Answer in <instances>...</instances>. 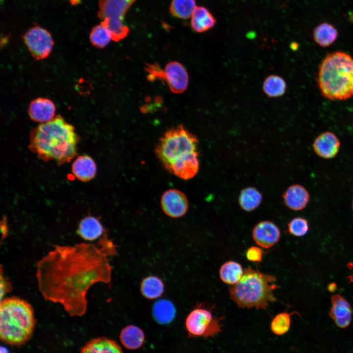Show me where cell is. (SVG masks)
<instances>
[{
    "instance_id": "9a60e30c",
    "label": "cell",
    "mask_w": 353,
    "mask_h": 353,
    "mask_svg": "<svg viewBox=\"0 0 353 353\" xmlns=\"http://www.w3.org/2000/svg\"><path fill=\"white\" fill-rule=\"evenodd\" d=\"M55 106L52 101L44 98H38L32 101L28 108L30 118L40 123L48 122L54 118Z\"/></svg>"
},
{
    "instance_id": "1f68e13d",
    "label": "cell",
    "mask_w": 353,
    "mask_h": 353,
    "mask_svg": "<svg viewBox=\"0 0 353 353\" xmlns=\"http://www.w3.org/2000/svg\"><path fill=\"white\" fill-rule=\"evenodd\" d=\"M287 226L289 233L297 237L305 235L309 230L308 221L302 217L293 218L288 223Z\"/></svg>"
},
{
    "instance_id": "8fae6325",
    "label": "cell",
    "mask_w": 353,
    "mask_h": 353,
    "mask_svg": "<svg viewBox=\"0 0 353 353\" xmlns=\"http://www.w3.org/2000/svg\"><path fill=\"white\" fill-rule=\"evenodd\" d=\"M161 206L162 210L167 216L172 218H179L187 212L188 202L183 192L177 189H169L162 195Z\"/></svg>"
},
{
    "instance_id": "f546056e",
    "label": "cell",
    "mask_w": 353,
    "mask_h": 353,
    "mask_svg": "<svg viewBox=\"0 0 353 353\" xmlns=\"http://www.w3.org/2000/svg\"><path fill=\"white\" fill-rule=\"evenodd\" d=\"M295 314H299L297 311H285L277 314L271 322L270 328L272 332L277 336L287 333L291 326V316Z\"/></svg>"
},
{
    "instance_id": "e0dca14e",
    "label": "cell",
    "mask_w": 353,
    "mask_h": 353,
    "mask_svg": "<svg viewBox=\"0 0 353 353\" xmlns=\"http://www.w3.org/2000/svg\"><path fill=\"white\" fill-rule=\"evenodd\" d=\"M283 202L286 206L295 211L304 209L310 200V194L307 189L300 184L289 186L284 193Z\"/></svg>"
},
{
    "instance_id": "ffe728a7",
    "label": "cell",
    "mask_w": 353,
    "mask_h": 353,
    "mask_svg": "<svg viewBox=\"0 0 353 353\" xmlns=\"http://www.w3.org/2000/svg\"><path fill=\"white\" fill-rule=\"evenodd\" d=\"M80 353H123L120 346L112 340L99 337L88 342Z\"/></svg>"
},
{
    "instance_id": "603a6c76",
    "label": "cell",
    "mask_w": 353,
    "mask_h": 353,
    "mask_svg": "<svg viewBox=\"0 0 353 353\" xmlns=\"http://www.w3.org/2000/svg\"><path fill=\"white\" fill-rule=\"evenodd\" d=\"M152 314L156 322L161 324H167L175 318L176 309L171 301L162 299L153 304Z\"/></svg>"
},
{
    "instance_id": "ac0fdd59",
    "label": "cell",
    "mask_w": 353,
    "mask_h": 353,
    "mask_svg": "<svg viewBox=\"0 0 353 353\" xmlns=\"http://www.w3.org/2000/svg\"><path fill=\"white\" fill-rule=\"evenodd\" d=\"M99 220L93 216H87L79 223L78 234L86 241H92L101 237L105 232Z\"/></svg>"
},
{
    "instance_id": "4316f807",
    "label": "cell",
    "mask_w": 353,
    "mask_h": 353,
    "mask_svg": "<svg viewBox=\"0 0 353 353\" xmlns=\"http://www.w3.org/2000/svg\"><path fill=\"white\" fill-rule=\"evenodd\" d=\"M262 199L260 193L254 187H247L243 189L239 195V204L244 210L252 211L260 205Z\"/></svg>"
},
{
    "instance_id": "5b68a950",
    "label": "cell",
    "mask_w": 353,
    "mask_h": 353,
    "mask_svg": "<svg viewBox=\"0 0 353 353\" xmlns=\"http://www.w3.org/2000/svg\"><path fill=\"white\" fill-rule=\"evenodd\" d=\"M274 275L245 268L240 280L228 289L230 298L241 308L266 309L277 301L274 291L278 287Z\"/></svg>"
},
{
    "instance_id": "ba28073f",
    "label": "cell",
    "mask_w": 353,
    "mask_h": 353,
    "mask_svg": "<svg viewBox=\"0 0 353 353\" xmlns=\"http://www.w3.org/2000/svg\"><path fill=\"white\" fill-rule=\"evenodd\" d=\"M214 306L204 303H197L189 313L185 326L189 336L193 337H214L222 332L224 317L213 312Z\"/></svg>"
},
{
    "instance_id": "3957f363",
    "label": "cell",
    "mask_w": 353,
    "mask_h": 353,
    "mask_svg": "<svg viewBox=\"0 0 353 353\" xmlns=\"http://www.w3.org/2000/svg\"><path fill=\"white\" fill-rule=\"evenodd\" d=\"M317 83L322 96L329 100L353 97V57L343 51L328 53L319 68Z\"/></svg>"
},
{
    "instance_id": "4dcf8cb0",
    "label": "cell",
    "mask_w": 353,
    "mask_h": 353,
    "mask_svg": "<svg viewBox=\"0 0 353 353\" xmlns=\"http://www.w3.org/2000/svg\"><path fill=\"white\" fill-rule=\"evenodd\" d=\"M89 39L94 46L102 49L108 45L112 38L107 28L100 24L92 29Z\"/></svg>"
},
{
    "instance_id": "44dd1931",
    "label": "cell",
    "mask_w": 353,
    "mask_h": 353,
    "mask_svg": "<svg viewBox=\"0 0 353 353\" xmlns=\"http://www.w3.org/2000/svg\"><path fill=\"white\" fill-rule=\"evenodd\" d=\"M191 20V26L197 32H203L212 28L216 20L212 14L204 7L197 6Z\"/></svg>"
},
{
    "instance_id": "83f0119b",
    "label": "cell",
    "mask_w": 353,
    "mask_h": 353,
    "mask_svg": "<svg viewBox=\"0 0 353 353\" xmlns=\"http://www.w3.org/2000/svg\"><path fill=\"white\" fill-rule=\"evenodd\" d=\"M262 89L264 93L269 97L276 98L282 96L286 89L285 81L281 77L272 75L264 80Z\"/></svg>"
},
{
    "instance_id": "7402d4cb",
    "label": "cell",
    "mask_w": 353,
    "mask_h": 353,
    "mask_svg": "<svg viewBox=\"0 0 353 353\" xmlns=\"http://www.w3.org/2000/svg\"><path fill=\"white\" fill-rule=\"evenodd\" d=\"M338 33L332 25L324 22L314 29L313 38L315 42L322 47H328L337 39Z\"/></svg>"
},
{
    "instance_id": "277c9868",
    "label": "cell",
    "mask_w": 353,
    "mask_h": 353,
    "mask_svg": "<svg viewBox=\"0 0 353 353\" xmlns=\"http://www.w3.org/2000/svg\"><path fill=\"white\" fill-rule=\"evenodd\" d=\"M36 320L32 306L17 297L2 299L0 304V338L4 343L16 346L31 338Z\"/></svg>"
},
{
    "instance_id": "30bf717a",
    "label": "cell",
    "mask_w": 353,
    "mask_h": 353,
    "mask_svg": "<svg viewBox=\"0 0 353 353\" xmlns=\"http://www.w3.org/2000/svg\"><path fill=\"white\" fill-rule=\"evenodd\" d=\"M23 39L31 55L36 60L48 57L54 44L50 33L38 25L29 29L24 34Z\"/></svg>"
},
{
    "instance_id": "8992f818",
    "label": "cell",
    "mask_w": 353,
    "mask_h": 353,
    "mask_svg": "<svg viewBox=\"0 0 353 353\" xmlns=\"http://www.w3.org/2000/svg\"><path fill=\"white\" fill-rule=\"evenodd\" d=\"M197 137L182 125L172 127L160 139L155 152L165 169L176 160L198 151Z\"/></svg>"
},
{
    "instance_id": "d6a6232c",
    "label": "cell",
    "mask_w": 353,
    "mask_h": 353,
    "mask_svg": "<svg viewBox=\"0 0 353 353\" xmlns=\"http://www.w3.org/2000/svg\"><path fill=\"white\" fill-rule=\"evenodd\" d=\"M263 256V251L256 246L250 247L246 252L247 259L251 262H259L261 261Z\"/></svg>"
},
{
    "instance_id": "52a82bcc",
    "label": "cell",
    "mask_w": 353,
    "mask_h": 353,
    "mask_svg": "<svg viewBox=\"0 0 353 353\" xmlns=\"http://www.w3.org/2000/svg\"><path fill=\"white\" fill-rule=\"evenodd\" d=\"M136 0H99L98 17L107 28L112 40L119 42L128 34L129 29L124 22L128 8Z\"/></svg>"
},
{
    "instance_id": "7c38bea8",
    "label": "cell",
    "mask_w": 353,
    "mask_h": 353,
    "mask_svg": "<svg viewBox=\"0 0 353 353\" xmlns=\"http://www.w3.org/2000/svg\"><path fill=\"white\" fill-rule=\"evenodd\" d=\"M252 237L257 245L267 249L278 242L280 232L274 223L263 221L255 226L252 231Z\"/></svg>"
},
{
    "instance_id": "7a4b0ae2",
    "label": "cell",
    "mask_w": 353,
    "mask_h": 353,
    "mask_svg": "<svg viewBox=\"0 0 353 353\" xmlns=\"http://www.w3.org/2000/svg\"><path fill=\"white\" fill-rule=\"evenodd\" d=\"M79 141L74 127L57 115L31 131L29 148L42 160L62 165L76 155Z\"/></svg>"
},
{
    "instance_id": "2e32d148",
    "label": "cell",
    "mask_w": 353,
    "mask_h": 353,
    "mask_svg": "<svg viewBox=\"0 0 353 353\" xmlns=\"http://www.w3.org/2000/svg\"><path fill=\"white\" fill-rule=\"evenodd\" d=\"M198 156V152L189 154L174 162L168 171L185 180L192 178L199 170Z\"/></svg>"
},
{
    "instance_id": "d4e9b609",
    "label": "cell",
    "mask_w": 353,
    "mask_h": 353,
    "mask_svg": "<svg viewBox=\"0 0 353 353\" xmlns=\"http://www.w3.org/2000/svg\"><path fill=\"white\" fill-rule=\"evenodd\" d=\"M244 270L239 263L229 260L221 265L219 277L223 282L233 285L240 280L243 275Z\"/></svg>"
},
{
    "instance_id": "8d00e7d4",
    "label": "cell",
    "mask_w": 353,
    "mask_h": 353,
    "mask_svg": "<svg viewBox=\"0 0 353 353\" xmlns=\"http://www.w3.org/2000/svg\"><path fill=\"white\" fill-rule=\"evenodd\" d=\"M352 208H353V201H352Z\"/></svg>"
},
{
    "instance_id": "d6986e66",
    "label": "cell",
    "mask_w": 353,
    "mask_h": 353,
    "mask_svg": "<svg viewBox=\"0 0 353 353\" xmlns=\"http://www.w3.org/2000/svg\"><path fill=\"white\" fill-rule=\"evenodd\" d=\"M96 165L94 160L88 155L78 156L72 164V172L79 180L87 181L94 177Z\"/></svg>"
},
{
    "instance_id": "6da1fadb",
    "label": "cell",
    "mask_w": 353,
    "mask_h": 353,
    "mask_svg": "<svg viewBox=\"0 0 353 353\" xmlns=\"http://www.w3.org/2000/svg\"><path fill=\"white\" fill-rule=\"evenodd\" d=\"M99 244L100 247L85 243L56 245L37 263L40 292L46 300L61 304L72 317L86 313V296L92 285L111 283L112 268L108 256L116 253V247L105 233Z\"/></svg>"
},
{
    "instance_id": "cb8c5ba5",
    "label": "cell",
    "mask_w": 353,
    "mask_h": 353,
    "mask_svg": "<svg viewBox=\"0 0 353 353\" xmlns=\"http://www.w3.org/2000/svg\"><path fill=\"white\" fill-rule=\"evenodd\" d=\"M120 339L125 347L130 350H135L143 345L145 335L141 328L135 326L129 325L122 329Z\"/></svg>"
},
{
    "instance_id": "d590c367",
    "label": "cell",
    "mask_w": 353,
    "mask_h": 353,
    "mask_svg": "<svg viewBox=\"0 0 353 353\" xmlns=\"http://www.w3.org/2000/svg\"><path fill=\"white\" fill-rule=\"evenodd\" d=\"M81 0H70L71 4L73 5H76L80 2Z\"/></svg>"
},
{
    "instance_id": "5bb4252c",
    "label": "cell",
    "mask_w": 353,
    "mask_h": 353,
    "mask_svg": "<svg viewBox=\"0 0 353 353\" xmlns=\"http://www.w3.org/2000/svg\"><path fill=\"white\" fill-rule=\"evenodd\" d=\"M331 306L329 316L339 328H345L351 324L353 310L350 303L342 296L335 294L331 297Z\"/></svg>"
},
{
    "instance_id": "e575fe53",
    "label": "cell",
    "mask_w": 353,
    "mask_h": 353,
    "mask_svg": "<svg viewBox=\"0 0 353 353\" xmlns=\"http://www.w3.org/2000/svg\"><path fill=\"white\" fill-rule=\"evenodd\" d=\"M336 288V285L335 283H330L328 286V289L331 292H333Z\"/></svg>"
},
{
    "instance_id": "9c48e42d",
    "label": "cell",
    "mask_w": 353,
    "mask_h": 353,
    "mask_svg": "<svg viewBox=\"0 0 353 353\" xmlns=\"http://www.w3.org/2000/svg\"><path fill=\"white\" fill-rule=\"evenodd\" d=\"M145 70L150 81L155 79L165 81L170 89L175 93H181L188 87V74L184 66L178 62H171L163 69L156 63L146 64Z\"/></svg>"
},
{
    "instance_id": "484cf974",
    "label": "cell",
    "mask_w": 353,
    "mask_h": 353,
    "mask_svg": "<svg viewBox=\"0 0 353 353\" xmlns=\"http://www.w3.org/2000/svg\"><path fill=\"white\" fill-rule=\"evenodd\" d=\"M140 290L142 294L149 299L160 297L164 290L162 280L157 277L150 276L144 278L141 283Z\"/></svg>"
},
{
    "instance_id": "4fadbf2b",
    "label": "cell",
    "mask_w": 353,
    "mask_h": 353,
    "mask_svg": "<svg viewBox=\"0 0 353 353\" xmlns=\"http://www.w3.org/2000/svg\"><path fill=\"white\" fill-rule=\"evenodd\" d=\"M341 143L333 132L325 131L314 139L312 147L315 153L324 159H331L336 156L340 149Z\"/></svg>"
},
{
    "instance_id": "836d02e7",
    "label": "cell",
    "mask_w": 353,
    "mask_h": 353,
    "mask_svg": "<svg viewBox=\"0 0 353 353\" xmlns=\"http://www.w3.org/2000/svg\"><path fill=\"white\" fill-rule=\"evenodd\" d=\"M11 290V286L8 279L2 275L1 271L0 274V299L2 300L3 297Z\"/></svg>"
},
{
    "instance_id": "f1b7e54d",
    "label": "cell",
    "mask_w": 353,
    "mask_h": 353,
    "mask_svg": "<svg viewBox=\"0 0 353 353\" xmlns=\"http://www.w3.org/2000/svg\"><path fill=\"white\" fill-rule=\"evenodd\" d=\"M197 7L195 0H172L170 11L174 17L187 19L191 17Z\"/></svg>"
}]
</instances>
